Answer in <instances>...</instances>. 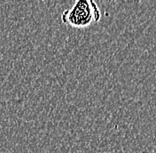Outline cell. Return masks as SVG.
<instances>
[{"mask_svg": "<svg viewBox=\"0 0 156 153\" xmlns=\"http://www.w3.org/2000/svg\"><path fill=\"white\" fill-rule=\"evenodd\" d=\"M101 18V10L93 0H77L61 14L63 23L74 28L83 29L98 22Z\"/></svg>", "mask_w": 156, "mask_h": 153, "instance_id": "obj_1", "label": "cell"}]
</instances>
